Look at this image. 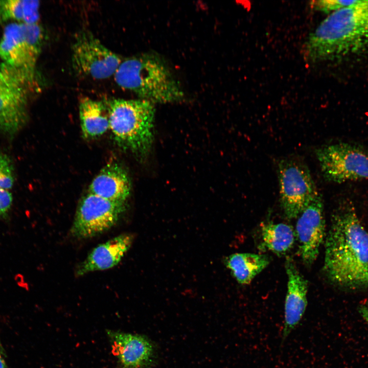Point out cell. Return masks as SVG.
Masks as SVG:
<instances>
[{
	"mask_svg": "<svg viewBox=\"0 0 368 368\" xmlns=\"http://www.w3.org/2000/svg\"><path fill=\"white\" fill-rule=\"evenodd\" d=\"M122 59L89 31L78 33L72 49V63L81 76L103 80L114 76Z\"/></svg>",
	"mask_w": 368,
	"mask_h": 368,
	"instance_id": "cell-7",
	"label": "cell"
},
{
	"mask_svg": "<svg viewBox=\"0 0 368 368\" xmlns=\"http://www.w3.org/2000/svg\"><path fill=\"white\" fill-rule=\"evenodd\" d=\"M315 153L328 181L341 183L368 178V155L357 147L337 143L320 147Z\"/></svg>",
	"mask_w": 368,
	"mask_h": 368,
	"instance_id": "cell-8",
	"label": "cell"
},
{
	"mask_svg": "<svg viewBox=\"0 0 368 368\" xmlns=\"http://www.w3.org/2000/svg\"><path fill=\"white\" fill-rule=\"evenodd\" d=\"M25 56L24 25L10 22L5 27L0 40V58L4 63L26 75Z\"/></svg>",
	"mask_w": 368,
	"mask_h": 368,
	"instance_id": "cell-16",
	"label": "cell"
},
{
	"mask_svg": "<svg viewBox=\"0 0 368 368\" xmlns=\"http://www.w3.org/2000/svg\"><path fill=\"white\" fill-rule=\"evenodd\" d=\"M118 86L152 103L179 101L183 93L163 61L143 54L122 60L113 76Z\"/></svg>",
	"mask_w": 368,
	"mask_h": 368,
	"instance_id": "cell-3",
	"label": "cell"
},
{
	"mask_svg": "<svg viewBox=\"0 0 368 368\" xmlns=\"http://www.w3.org/2000/svg\"><path fill=\"white\" fill-rule=\"evenodd\" d=\"M105 104L109 117V129L115 143L122 149L136 155L147 154L153 140V103L140 98H113Z\"/></svg>",
	"mask_w": 368,
	"mask_h": 368,
	"instance_id": "cell-4",
	"label": "cell"
},
{
	"mask_svg": "<svg viewBox=\"0 0 368 368\" xmlns=\"http://www.w3.org/2000/svg\"><path fill=\"white\" fill-rule=\"evenodd\" d=\"M133 237L123 234L111 238L94 248L76 269L77 277L89 272L104 270L117 265L130 248Z\"/></svg>",
	"mask_w": 368,
	"mask_h": 368,
	"instance_id": "cell-13",
	"label": "cell"
},
{
	"mask_svg": "<svg viewBox=\"0 0 368 368\" xmlns=\"http://www.w3.org/2000/svg\"><path fill=\"white\" fill-rule=\"evenodd\" d=\"M79 115L82 135L86 139L100 136L109 128L105 103L83 97L79 102Z\"/></svg>",
	"mask_w": 368,
	"mask_h": 368,
	"instance_id": "cell-15",
	"label": "cell"
},
{
	"mask_svg": "<svg viewBox=\"0 0 368 368\" xmlns=\"http://www.w3.org/2000/svg\"><path fill=\"white\" fill-rule=\"evenodd\" d=\"M324 201L319 193L297 217L295 233L303 263L310 266L316 260L326 236Z\"/></svg>",
	"mask_w": 368,
	"mask_h": 368,
	"instance_id": "cell-10",
	"label": "cell"
},
{
	"mask_svg": "<svg viewBox=\"0 0 368 368\" xmlns=\"http://www.w3.org/2000/svg\"><path fill=\"white\" fill-rule=\"evenodd\" d=\"M285 269L288 281L282 342L297 327L305 314L308 304L307 280L301 273L291 258H286Z\"/></svg>",
	"mask_w": 368,
	"mask_h": 368,
	"instance_id": "cell-11",
	"label": "cell"
},
{
	"mask_svg": "<svg viewBox=\"0 0 368 368\" xmlns=\"http://www.w3.org/2000/svg\"><path fill=\"white\" fill-rule=\"evenodd\" d=\"M0 368H7L3 353L0 346Z\"/></svg>",
	"mask_w": 368,
	"mask_h": 368,
	"instance_id": "cell-25",
	"label": "cell"
},
{
	"mask_svg": "<svg viewBox=\"0 0 368 368\" xmlns=\"http://www.w3.org/2000/svg\"><path fill=\"white\" fill-rule=\"evenodd\" d=\"M24 25L25 73L32 85L35 77L37 63L43 45L44 32L39 23Z\"/></svg>",
	"mask_w": 368,
	"mask_h": 368,
	"instance_id": "cell-20",
	"label": "cell"
},
{
	"mask_svg": "<svg viewBox=\"0 0 368 368\" xmlns=\"http://www.w3.org/2000/svg\"><path fill=\"white\" fill-rule=\"evenodd\" d=\"M40 2L33 0H0V23H39Z\"/></svg>",
	"mask_w": 368,
	"mask_h": 368,
	"instance_id": "cell-19",
	"label": "cell"
},
{
	"mask_svg": "<svg viewBox=\"0 0 368 368\" xmlns=\"http://www.w3.org/2000/svg\"><path fill=\"white\" fill-rule=\"evenodd\" d=\"M270 262L265 255L243 252L232 254L225 258V265L236 281L241 285H248Z\"/></svg>",
	"mask_w": 368,
	"mask_h": 368,
	"instance_id": "cell-17",
	"label": "cell"
},
{
	"mask_svg": "<svg viewBox=\"0 0 368 368\" xmlns=\"http://www.w3.org/2000/svg\"><path fill=\"white\" fill-rule=\"evenodd\" d=\"M14 168L8 155L0 153V188L8 190L14 183Z\"/></svg>",
	"mask_w": 368,
	"mask_h": 368,
	"instance_id": "cell-21",
	"label": "cell"
},
{
	"mask_svg": "<svg viewBox=\"0 0 368 368\" xmlns=\"http://www.w3.org/2000/svg\"><path fill=\"white\" fill-rule=\"evenodd\" d=\"M126 202L111 201L88 192L80 200L70 233L78 239L99 235L113 226L126 210Z\"/></svg>",
	"mask_w": 368,
	"mask_h": 368,
	"instance_id": "cell-9",
	"label": "cell"
},
{
	"mask_svg": "<svg viewBox=\"0 0 368 368\" xmlns=\"http://www.w3.org/2000/svg\"><path fill=\"white\" fill-rule=\"evenodd\" d=\"M13 202L12 194L8 190L0 188V218L8 220Z\"/></svg>",
	"mask_w": 368,
	"mask_h": 368,
	"instance_id": "cell-23",
	"label": "cell"
},
{
	"mask_svg": "<svg viewBox=\"0 0 368 368\" xmlns=\"http://www.w3.org/2000/svg\"><path fill=\"white\" fill-rule=\"evenodd\" d=\"M304 49L305 58L312 62L368 51V0L330 13L309 35Z\"/></svg>",
	"mask_w": 368,
	"mask_h": 368,
	"instance_id": "cell-2",
	"label": "cell"
},
{
	"mask_svg": "<svg viewBox=\"0 0 368 368\" xmlns=\"http://www.w3.org/2000/svg\"><path fill=\"white\" fill-rule=\"evenodd\" d=\"M130 190V182L126 171L116 163L103 167L89 187L90 193L111 201L126 203Z\"/></svg>",
	"mask_w": 368,
	"mask_h": 368,
	"instance_id": "cell-14",
	"label": "cell"
},
{
	"mask_svg": "<svg viewBox=\"0 0 368 368\" xmlns=\"http://www.w3.org/2000/svg\"><path fill=\"white\" fill-rule=\"evenodd\" d=\"M32 85L20 70L0 65V133L15 134L27 119L29 89Z\"/></svg>",
	"mask_w": 368,
	"mask_h": 368,
	"instance_id": "cell-6",
	"label": "cell"
},
{
	"mask_svg": "<svg viewBox=\"0 0 368 368\" xmlns=\"http://www.w3.org/2000/svg\"><path fill=\"white\" fill-rule=\"evenodd\" d=\"M260 230L261 249L283 256L293 248L296 236L292 226L284 223L262 222Z\"/></svg>",
	"mask_w": 368,
	"mask_h": 368,
	"instance_id": "cell-18",
	"label": "cell"
},
{
	"mask_svg": "<svg viewBox=\"0 0 368 368\" xmlns=\"http://www.w3.org/2000/svg\"><path fill=\"white\" fill-rule=\"evenodd\" d=\"M277 172L281 208L287 218H297L318 193L310 170L302 160L287 157Z\"/></svg>",
	"mask_w": 368,
	"mask_h": 368,
	"instance_id": "cell-5",
	"label": "cell"
},
{
	"mask_svg": "<svg viewBox=\"0 0 368 368\" xmlns=\"http://www.w3.org/2000/svg\"><path fill=\"white\" fill-rule=\"evenodd\" d=\"M324 271L338 286L352 289L368 287V232L349 202L332 216L325 240Z\"/></svg>",
	"mask_w": 368,
	"mask_h": 368,
	"instance_id": "cell-1",
	"label": "cell"
},
{
	"mask_svg": "<svg viewBox=\"0 0 368 368\" xmlns=\"http://www.w3.org/2000/svg\"><path fill=\"white\" fill-rule=\"evenodd\" d=\"M359 311L363 318L368 324V301L360 304L359 307Z\"/></svg>",
	"mask_w": 368,
	"mask_h": 368,
	"instance_id": "cell-24",
	"label": "cell"
},
{
	"mask_svg": "<svg viewBox=\"0 0 368 368\" xmlns=\"http://www.w3.org/2000/svg\"><path fill=\"white\" fill-rule=\"evenodd\" d=\"M106 333L120 368H145L151 364L154 350L146 337L110 330Z\"/></svg>",
	"mask_w": 368,
	"mask_h": 368,
	"instance_id": "cell-12",
	"label": "cell"
},
{
	"mask_svg": "<svg viewBox=\"0 0 368 368\" xmlns=\"http://www.w3.org/2000/svg\"><path fill=\"white\" fill-rule=\"evenodd\" d=\"M357 1L320 0L312 1L311 4L312 8L316 10L324 13H331L354 4Z\"/></svg>",
	"mask_w": 368,
	"mask_h": 368,
	"instance_id": "cell-22",
	"label": "cell"
}]
</instances>
